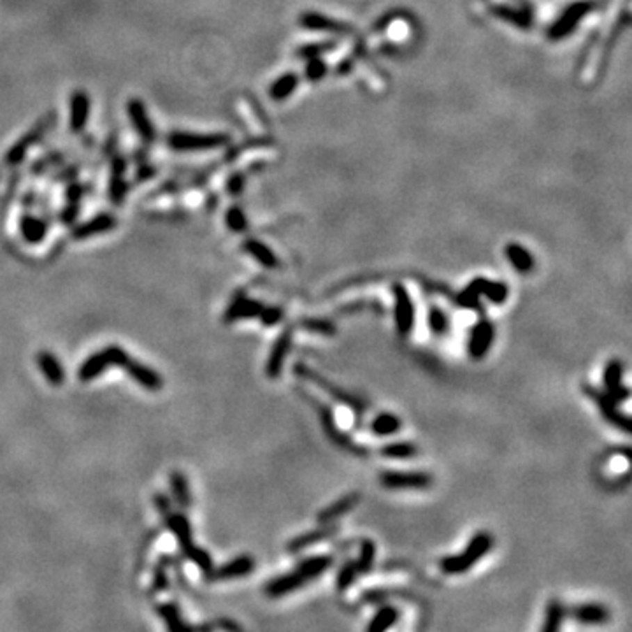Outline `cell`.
Returning <instances> with one entry per match:
<instances>
[{
  "instance_id": "cell-21",
  "label": "cell",
  "mask_w": 632,
  "mask_h": 632,
  "mask_svg": "<svg viewBox=\"0 0 632 632\" xmlns=\"http://www.w3.org/2000/svg\"><path fill=\"white\" fill-rule=\"evenodd\" d=\"M360 499H362V496H360L359 492H350V494L343 496L341 499L334 501V503L330 504V506H327L325 510L320 511L318 521L320 524L325 525V524H330V521L337 520V518L343 517V514L350 513V511L360 503Z\"/></svg>"
},
{
  "instance_id": "cell-42",
  "label": "cell",
  "mask_w": 632,
  "mask_h": 632,
  "mask_svg": "<svg viewBox=\"0 0 632 632\" xmlns=\"http://www.w3.org/2000/svg\"><path fill=\"white\" fill-rule=\"evenodd\" d=\"M508 293H510V289H508L506 283H503V281H490V279H488L487 286H485L483 295L487 297V299L490 300V302L503 304V302H506Z\"/></svg>"
},
{
  "instance_id": "cell-24",
  "label": "cell",
  "mask_w": 632,
  "mask_h": 632,
  "mask_svg": "<svg viewBox=\"0 0 632 632\" xmlns=\"http://www.w3.org/2000/svg\"><path fill=\"white\" fill-rule=\"evenodd\" d=\"M165 524H167V527L170 529V533L176 536V541H178L181 551H185L186 548L192 546L193 544L192 527H190L188 518H186L185 514L172 513V511H170L169 514H165Z\"/></svg>"
},
{
  "instance_id": "cell-11",
  "label": "cell",
  "mask_w": 632,
  "mask_h": 632,
  "mask_svg": "<svg viewBox=\"0 0 632 632\" xmlns=\"http://www.w3.org/2000/svg\"><path fill=\"white\" fill-rule=\"evenodd\" d=\"M494 336H496L494 323L488 322V320H480L471 330L469 343H467V351H469L471 359H483L490 350L492 343H494Z\"/></svg>"
},
{
  "instance_id": "cell-45",
  "label": "cell",
  "mask_w": 632,
  "mask_h": 632,
  "mask_svg": "<svg viewBox=\"0 0 632 632\" xmlns=\"http://www.w3.org/2000/svg\"><path fill=\"white\" fill-rule=\"evenodd\" d=\"M300 327L306 330H311V332H318V334H325V336H334L337 332L336 325H334L330 320H323V318H307L300 322Z\"/></svg>"
},
{
  "instance_id": "cell-36",
  "label": "cell",
  "mask_w": 632,
  "mask_h": 632,
  "mask_svg": "<svg viewBox=\"0 0 632 632\" xmlns=\"http://www.w3.org/2000/svg\"><path fill=\"white\" fill-rule=\"evenodd\" d=\"M400 418L392 413H380L371 423V430L376 436H392L400 430Z\"/></svg>"
},
{
  "instance_id": "cell-6",
  "label": "cell",
  "mask_w": 632,
  "mask_h": 632,
  "mask_svg": "<svg viewBox=\"0 0 632 632\" xmlns=\"http://www.w3.org/2000/svg\"><path fill=\"white\" fill-rule=\"evenodd\" d=\"M53 122H55V115H49L48 118L41 120L32 130H29L16 145L11 146V149H9L8 155H6V162H8L9 165H18V163L26 156L29 149L32 148V146L38 145V140H41L42 136L48 132L49 127L53 125Z\"/></svg>"
},
{
  "instance_id": "cell-20",
  "label": "cell",
  "mask_w": 632,
  "mask_h": 632,
  "mask_svg": "<svg viewBox=\"0 0 632 632\" xmlns=\"http://www.w3.org/2000/svg\"><path fill=\"white\" fill-rule=\"evenodd\" d=\"M116 223H118V220H116L115 216L109 215V213H102V215L95 216V218L88 220V222L81 223V225H76L74 229H72V239L83 241V239H88V237H92V236H99V234L109 232V230L115 229Z\"/></svg>"
},
{
  "instance_id": "cell-4",
  "label": "cell",
  "mask_w": 632,
  "mask_h": 632,
  "mask_svg": "<svg viewBox=\"0 0 632 632\" xmlns=\"http://www.w3.org/2000/svg\"><path fill=\"white\" fill-rule=\"evenodd\" d=\"M293 373H295L297 376H300V378H304V380H307V381H311V383H314L316 387H320V389L327 390V392H329V396H332L334 399H337L339 403H343V404H346V406H350L351 410L355 411V413L362 414L364 411H366V407H364L362 400L357 399V397H353L351 394L344 392L343 389H339V387L332 384L330 381H327V378L320 376V374L316 373V371L309 369V367L304 366V364H297V366L293 367Z\"/></svg>"
},
{
  "instance_id": "cell-47",
  "label": "cell",
  "mask_w": 632,
  "mask_h": 632,
  "mask_svg": "<svg viewBox=\"0 0 632 632\" xmlns=\"http://www.w3.org/2000/svg\"><path fill=\"white\" fill-rule=\"evenodd\" d=\"M283 316H285V311H283V307L266 306L262 309V313H260L259 318L262 320L264 327H274L276 323H279L281 320H283Z\"/></svg>"
},
{
  "instance_id": "cell-13",
  "label": "cell",
  "mask_w": 632,
  "mask_h": 632,
  "mask_svg": "<svg viewBox=\"0 0 632 632\" xmlns=\"http://www.w3.org/2000/svg\"><path fill=\"white\" fill-rule=\"evenodd\" d=\"M622 378H624V364L622 360L613 359L608 362L606 369H604L603 374V384H604V392L615 399L617 403H622V400H627L631 392L629 389L622 383Z\"/></svg>"
},
{
  "instance_id": "cell-26",
  "label": "cell",
  "mask_w": 632,
  "mask_h": 632,
  "mask_svg": "<svg viewBox=\"0 0 632 632\" xmlns=\"http://www.w3.org/2000/svg\"><path fill=\"white\" fill-rule=\"evenodd\" d=\"M38 366L39 369H41V373L46 376L49 384H53V387L63 384V381H65V373H63V367L62 364H60V360L56 359L53 353H49V351H41L38 355Z\"/></svg>"
},
{
  "instance_id": "cell-53",
  "label": "cell",
  "mask_w": 632,
  "mask_h": 632,
  "mask_svg": "<svg viewBox=\"0 0 632 632\" xmlns=\"http://www.w3.org/2000/svg\"><path fill=\"white\" fill-rule=\"evenodd\" d=\"M155 174H156V169H155V167L143 165V167H139V170H137L136 179H137V181H145V179L153 178V176H155Z\"/></svg>"
},
{
  "instance_id": "cell-43",
  "label": "cell",
  "mask_w": 632,
  "mask_h": 632,
  "mask_svg": "<svg viewBox=\"0 0 632 632\" xmlns=\"http://www.w3.org/2000/svg\"><path fill=\"white\" fill-rule=\"evenodd\" d=\"M225 222L232 232L241 234L248 229V220H246V215H244L243 209H241L239 206L229 207V211H227L225 215Z\"/></svg>"
},
{
  "instance_id": "cell-28",
  "label": "cell",
  "mask_w": 632,
  "mask_h": 632,
  "mask_svg": "<svg viewBox=\"0 0 632 632\" xmlns=\"http://www.w3.org/2000/svg\"><path fill=\"white\" fill-rule=\"evenodd\" d=\"M332 564H334V558L330 557V555H314V557L300 560L295 571L300 574V576H304L307 581H309V580H314V578H318L320 574H323L325 571H329Z\"/></svg>"
},
{
  "instance_id": "cell-5",
  "label": "cell",
  "mask_w": 632,
  "mask_h": 632,
  "mask_svg": "<svg viewBox=\"0 0 632 632\" xmlns=\"http://www.w3.org/2000/svg\"><path fill=\"white\" fill-rule=\"evenodd\" d=\"M583 390L587 392L588 397H592V399L595 400V404H597V407H599L601 414H603V416L606 418L610 423H613L615 427H618V429L624 430V432H627V434L631 432V429H632L631 420H629L627 414H624L620 410H618L617 400L611 399L606 392H599V390L594 389V387H590V384H583Z\"/></svg>"
},
{
  "instance_id": "cell-52",
  "label": "cell",
  "mask_w": 632,
  "mask_h": 632,
  "mask_svg": "<svg viewBox=\"0 0 632 632\" xmlns=\"http://www.w3.org/2000/svg\"><path fill=\"white\" fill-rule=\"evenodd\" d=\"M79 213V204H67L62 213V220L65 223H72Z\"/></svg>"
},
{
  "instance_id": "cell-50",
  "label": "cell",
  "mask_w": 632,
  "mask_h": 632,
  "mask_svg": "<svg viewBox=\"0 0 632 632\" xmlns=\"http://www.w3.org/2000/svg\"><path fill=\"white\" fill-rule=\"evenodd\" d=\"M83 192H85V188H83L81 185H78V183H72V185H69V188H67V204H79V200H81V197H83Z\"/></svg>"
},
{
  "instance_id": "cell-19",
  "label": "cell",
  "mask_w": 632,
  "mask_h": 632,
  "mask_svg": "<svg viewBox=\"0 0 632 632\" xmlns=\"http://www.w3.org/2000/svg\"><path fill=\"white\" fill-rule=\"evenodd\" d=\"M306 583H307L306 578L300 576L297 571H292V573H286V574H281V576L273 578V580L266 585L264 592H266L267 597L279 599V597H285V595L299 590V588L304 587Z\"/></svg>"
},
{
  "instance_id": "cell-3",
  "label": "cell",
  "mask_w": 632,
  "mask_h": 632,
  "mask_svg": "<svg viewBox=\"0 0 632 632\" xmlns=\"http://www.w3.org/2000/svg\"><path fill=\"white\" fill-rule=\"evenodd\" d=\"M230 140L227 133H193L174 130L167 136V145L176 152H199V149H216Z\"/></svg>"
},
{
  "instance_id": "cell-15",
  "label": "cell",
  "mask_w": 632,
  "mask_h": 632,
  "mask_svg": "<svg viewBox=\"0 0 632 632\" xmlns=\"http://www.w3.org/2000/svg\"><path fill=\"white\" fill-rule=\"evenodd\" d=\"M264 307L266 306H264L260 300L248 299V297H244L243 293H241V295L234 297V300L225 309V314H223V322L234 323V322H237V320H244V318H259Z\"/></svg>"
},
{
  "instance_id": "cell-8",
  "label": "cell",
  "mask_w": 632,
  "mask_h": 632,
  "mask_svg": "<svg viewBox=\"0 0 632 632\" xmlns=\"http://www.w3.org/2000/svg\"><path fill=\"white\" fill-rule=\"evenodd\" d=\"M380 481L387 488H427L432 485V476L420 471H384Z\"/></svg>"
},
{
  "instance_id": "cell-18",
  "label": "cell",
  "mask_w": 632,
  "mask_h": 632,
  "mask_svg": "<svg viewBox=\"0 0 632 632\" xmlns=\"http://www.w3.org/2000/svg\"><path fill=\"white\" fill-rule=\"evenodd\" d=\"M590 9H592L590 2H578V4L571 6V8L560 16V19H558V22L551 26L550 38L551 39L566 38L567 33L573 32L574 26H576L578 23L583 19V16L587 15Z\"/></svg>"
},
{
  "instance_id": "cell-48",
  "label": "cell",
  "mask_w": 632,
  "mask_h": 632,
  "mask_svg": "<svg viewBox=\"0 0 632 632\" xmlns=\"http://www.w3.org/2000/svg\"><path fill=\"white\" fill-rule=\"evenodd\" d=\"M167 557H162L159 562V566L155 567V578H153V592H162L163 588L167 587L169 583V578H167Z\"/></svg>"
},
{
  "instance_id": "cell-51",
  "label": "cell",
  "mask_w": 632,
  "mask_h": 632,
  "mask_svg": "<svg viewBox=\"0 0 632 632\" xmlns=\"http://www.w3.org/2000/svg\"><path fill=\"white\" fill-rule=\"evenodd\" d=\"M153 503H155L156 510H159L163 517L170 513V501L165 494H156V496L153 497Z\"/></svg>"
},
{
  "instance_id": "cell-23",
  "label": "cell",
  "mask_w": 632,
  "mask_h": 632,
  "mask_svg": "<svg viewBox=\"0 0 632 632\" xmlns=\"http://www.w3.org/2000/svg\"><path fill=\"white\" fill-rule=\"evenodd\" d=\"M127 170V162L122 156H115L111 163V183H109V199L113 204H122L125 199L129 186H127L123 174Z\"/></svg>"
},
{
  "instance_id": "cell-35",
  "label": "cell",
  "mask_w": 632,
  "mask_h": 632,
  "mask_svg": "<svg viewBox=\"0 0 632 632\" xmlns=\"http://www.w3.org/2000/svg\"><path fill=\"white\" fill-rule=\"evenodd\" d=\"M169 481L176 503H178L183 510H188L190 504H192V494H190V487L185 474L179 473V471H172L169 476Z\"/></svg>"
},
{
  "instance_id": "cell-46",
  "label": "cell",
  "mask_w": 632,
  "mask_h": 632,
  "mask_svg": "<svg viewBox=\"0 0 632 632\" xmlns=\"http://www.w3.org/2000/svg\"><path fill=\"white\" fill-rule=\"evenodd\" d=\"M300 22H302L304 26H307V29H314V30H343L341 29L339 23L329 22L327 18H322V16H316V15H304Z\"/></svg>"
},
{
  "instance_id": "cell-32",
  "label": "cell",
  "mask_w": 632,
  "mask_h": 632,
  "mask_svg": "<svg viewBox=\"0 0 632 632\" xmlns=\"http://www.w3.org/2000/svg\"><path fill=\"white\" fill-rule=\"evenodd\" d=\"M19 230H22V236L26 243L38 244L44 239L46 236V222H42L41 218H35V216L25 215L19 222Z\"/></svg>"
},
{
  "instance_id": "cell-12",
  "label": "cell",
  "mask_w": 632,
  "mask_h": 632,
  "mask_svg": "<svg viewBox=\"0 0 632 632\" xmlns=\"http://www.w3.org/2000/svg\"><path fill=\"white\" fill-rule=\"evenodd\" d=\"M253 571H255V558L250 557V555H239V557H234L232 560L223 564L218 569H213V573L207 576V580L211 581L237 580V578L248 576Z\"/></svg>"
},
{
  "instance_id": "cell-37",
  "label": "cell",
  "mask_w": 632,
  "mask_h": 632,
  "mask_svg": "<svg viewBox=\"0 0 632 632\" xmlns=\"http://www.w3.org/2000/svg\"><path fill=\"white\" fill-rule=\"evenodd\" d=\"M183 555H185V557L188 558L190 562H193V564H195V566L199 567L200 571H202V574L206 578L209 576L211 573H213V569H215L211 555L207 553L206 550H202L200 546H195V544H192V546L186 548V550L183 551Z\"/></svg>"
},
{
  "instance_id": "cell-54",
  "label": "cell",
  "mask_w": 632,
  "mask_h": 632,
  "mask_svg": "<svg viewBox=\"0 0 632 632\" xmlns=\"http://www.w3.org/2000/svg\"><path fill=\"white\" fill-rule=\"evenodd\" d=\"M323 74V65L320 62H313L311 65H307V76L313 79L320 78Z\"/></svg>"
},
{
  "instance_id": "cell-44",
  "label": "cell",
  "mask_w": 632,
  "mask_h": 632,
  "mask_svg": "<svg viewBox=\"0 0 632 632\" xmlns=\"http://www.w3.org/2000/svg\"><path fill=\"white\" fill-rule=\"evenodd\" d=\"M429 327L436 336H443L448 330V316L441 307L432 306L429 309Z\"/></svg>"
},
{
  "instance_id": "cell-7",
  "label": "cell",
  "mask_w": 632,
  "mask_h": 632,
  "mask_svg": "<svg viewBox=\"0 0 632 632\" xmlns=\"http://www.w3.org/2000/svg\"><path fill=\"white\" fill-rule=\"evenodd\" d=\"M392 293H394V300H396V327L397 332L400 336H407V334L413 330L414 327V306L413 300H411L410 292L406 290V286L400 285V283H396L392 286Z\"/></svg>"
},
{
  "instance_id": "cell-39",
  "label": "cell",
  "mask_w": 632,
  "mask_h": 632,
  "mask_svg": "<svg viewBox=\"0 0 632 632\" xmlns=\"http://www.w3.org/2000/svg\"><path fill=\"white\" fill-rule=\"evenodd\" d=\"M374 558H376V544L373 540H362L360 543V555L355 560L359 574L369 573L374 566Z\"/></svg>"
},
{
  "instance_id": "cell-30",
  "label": "cell",
  "mask_w": 632,
  "mask_h": 632,
  "mask_svg": "<svg viewBox=\"0 0 632 632\" xmlns=\"http://www.w3.org/2000/svg\"><path fill=\"white\" fill-rule=\"evenodd\" d=\"M506 257L511 262V266L514 267V270L520 274H529L534 269V257L530 255V252L527 248H524L521 244L511 243L506 246Z\"/></svg>"
},
{
  "instance_id": "cell-38",
  "label": "cell",
  "mask_w": 632,
  "mask_h": 632,
  "mask_svg": "<svg viewBox=\"0 0 632 632\" xmlns=\"http://www.w3.org/2000/svg\"><path fill=\"white\" fill-rule=\"evenodd\" d=\"M418 453V448L413 443L407 441H399V443H390L384 444L381 448V455L389 457V459H411Z\"/></svg>"
},
{
  "instance_id": "cell-22",
  "label": "cell",
  "mask_w": 632,
  "mask_h": 632,
  "mask_svg": "<svg viewBox=\"0 0 632 632\" xmlns=\"http://www.w3.org/2000/svg\"><path fill=\"white\" fill-rule=\"evenodd\" d=\"M336 530L337 529L334 527V525L325 524L323 527H320V529L311 530V533H304V534H300V536L293 537V540L286 544V550H289L290 553H299V551L306 550V548L313 546V544L322 543V541L332 537L334 534H336Z\"/></svg>"
},
{
  "instance_id": "cell-49",
  "label": "cell",
  "mask_w": 632,
  "mask_h": 632,
  "mask_svg": "<svg viewBox=\"0 0 632 632\" xmlns=\"http://www.w3.org/2000/svg\"><path fill=\"white\" fill-rule=\"evenodd\" d=\"M244 181H246V179H244V176L241 172L232 174L229 178V183H227V190H229L232 195H239L244 188Z\"/></svg>"
},
{
  "instance_id": "cell-17",
  "label": "cell",
  "mask_w": 632,
  "mask_h": 632,
  "mask_svg": "<svg viewBox=\"0 0 632 632\" xmlns=\"http://www.w3.org/2000/svg\"><path fill=\"white\" fill-rule=\"evenodd\" d=\"M122 369H125L127 373H129V376L132 378L137 384H140L143 389L156 392V390H160L163 387V378L160 376L156 371L149 369V367L145 366V364L137 362V360H133L132 357L127 359V362L123 364Z\"/></svg>"
},
{
  "instance_id": "cell-14",
  "label": "cell",
  "mask_w": 632,
  "mask_h": 632,
  "mask_svg": "<svg viewBox=\"0 0 632 632\" xmlns=\"http://www.w3.org/2000/svg\"><path fill=\"white\" fill-rule=\"evenodd\" d=\"M292 348V329H285L283 332L277 336L276 343H274L273 351H270L269 359L266 362V374L270 380H276L283 371V364H285L289 351Z\"/></svg>"
},
{
  "instance_id": "cell-55",
  "label": "cell",
  "mask_w": 632,
  "mask_h": 632,
  "mask_svg": "<svg viewBox=\"0 0 632 632\" xmlns=\"http://www.w3.org/2000/svg\"><path fill=\"white\" fill-rule=\"evenodd\" d=\"M218 625L225 632H243V629H241L239 625H237L236 622H232V620H220Z\"/></svg>"
},
{
  "instance_id": "cell-9",
  "label": "cell",
  "mask_w": 632,
  "mask_h": 632,
  "mask_svg": "<svg viewBox=\"0 0 632 632\" xmlns=\"http://www.w3.org/2000/svg\"><path fill=\"white\" fill-rule=\"evenodd\" d=\"M566 617L581 625H604L611 620V611L604 604L583 603L566 608Z\"/></svg>"
},
{
  "instance_id": "cell-27",
  "label": "cell",
  "mask_w": 632,
  "mask_h": 632,
  "mask_svg": "<svg viewBox=\"0 0 632 632\" xmlns=\"http://www.w3.org/2000/svg\"><path fill=\"white\" fill-rule=\"evenodd\" d=\"M243 250L248 253L250 257H253L260 266L267 267V269H276V267L279 266V260H277L276 253H274L267 244H264L262 241L246 239L243 244Z\"/></svg>"
},
{
  "instance_id": "cell-31",
  "label": "cell",
  "mask_w": 632,
  "mask_h": 632,
  "mask_svg": "<svg viewBox=\"0 0 632 632\" xmlns=\"http://www.w3.org/2000/svg\"><path fill=\"white\" fill-rule=\"evenodd\" d=\"M397 620H399V610L394 606H383L371 618L366 632H387L397 624Z\"/></svg>"
},
{
  "instance_id": "cell-1",
  "label": "cell",
  "mask_w": 632,
  "mask_h": 632,
  "mask_svg": "<svg viewBox=\"0 0 632 632\" xmlns=\"http://www.w3.org/2000/svg\"><path fill=\"white\" fill-rule=\"evenodd\" d=\"M494 546V536L488 533L474 534L473 540L466 546V550L459 555H450L439 562V567L444 574H462L469 571L480 558H483Z\"/></svg>"
},
{
  "instance_id": "cell-25",
  "label": "cell",
  "mask_w": 632,
  "mask_h": 632,
  "mask_svg": "<svg viewBox=\"0 0 632 632\" xmlns=\"http://www.w3.org/2000/svg\"><path fill=\"white\" fill-rule=\"evenodd\" d=\"M490 2L494 6V11L501 18L520 26H527L530 23L529 15L521 9V6H518V0H490Z\"/></svg>"
},
{
  "instance_id": "cell-16",
  "label": "cell",
  "mask_w": 632,
  "mask_h": 632,
  "mask_svg": "<svg viewBox=\"0 0 632 632\" xmlns=\"http://www.w3.org/2000/svg\"><path fill=\"white\" fill-rule=\"evenodd\" d=\"M69 125L74 133L85 132L90 118V95L85 90H76L70 95Z\"/></svg>"
},
{
  "instance_id": "cell-41",
  "label": "cell",
  "mask_w": 632,
  "mask_h": 632,
  "mask_svg": "<svg viewBox=\"0 0 632 632\" xmlns=\"http://www.w3.org/2000/svg\"><path fill=\"white\" fill-rule=\"evenodd\" d=\"M357 576H359V569H357L355 560H348L346 564H343L337 573L336 578V587L339 592H344L346 588H350L351 585L355 583Z\"/></svg>"
},
{
  "instance_id": "cell-33",
  "label": "cell",
  "mask_w": 632,
  "mask_h": 632,
  "mask_svg": "<svg viewBox=\"0 0 632 632\" xmlns=\"http://www.w3.org/2000/svg\"><path fill=\"white\" fill-rule=\"evenodd\" d=\"M487 283H488L487 277H476V279L471 281L469 285H467V289L459 293L460 306L467 307V309H481L480 297L483 295Z\"/></svg>"
},
{
  "instance_id": "cell-10",
  "label": "cell",
  "mask_w": 632,
  "mask_h": 632,
  "mask_svg": "<svg viewBox=\"0 0 632 632\" xmlns=\"http://www.w3.org/2000/svg\"><path fill=\"white\" fill-rule=\"evenodd\" d=\"M127 113H129L130 122H132L133 129L139 133L140 139L145 140V143H148V145L155 143L156 130L155 125L152 123V120H149L145 102L140 99H130L129 102H127Z\"/></svg>"
},
{
  "instance_id": "cell-40",
  "label": "cell",
  "mask_w": 632,
  "mask_h": 632,
  "mask_svg": "<svg viewBox=\"0 0 632 632\" xmlns=\"http://www.w3.org/2000/svg\"><path fill=\"white\" fill-rule=\"evenodd\" d=\"M297 88V76L295 74H285L277 78L276 81L270 86L269 93L274 100H285L293 90Z\"/></svg>"
},
{
  "instance_id": "cell-29",
  "label": "cell",
  "mask_w": 632,
  "mask_h": 632,
  "mask_svg": "<svg viewBox=\"0 0 632 632\" xmlns=\"http://www.w3.org/2000/svg\"><path fill=\"white\" fill-rule=\"evenodd\" d=\"M156 611H159V615L162 617V620L165 622L169 632H195V629H193L192 625H188L183 620L178 606L174 603L159 604V606H156Z\"/></svg>"
},
{
  "instance_id": "cell-34",
  "label": "cell",
  "mask_w": 632,
  "mask_h": 632,
  "mask_svg": "<svg viewBox=\"0 0 632 632\" xmlns=\"http://www.w3.org/2000/svg\"><path fill=\"white\" fill-rule=\"evenodd\" d=\"M566 618V606L558 599H551L546 604V613H544V622L541 632H560L562 624Z\"/></svg>"
},
{
  "instance_id": "cell-2",
  "label": "cell",
  "mask_w": 632,
  "mask_h": 632,
  "mask_svg": "<svg viewBox=\"0 0 632 632\" xmlns=\"http://www.w3.org/2000/svg\"><path fill=\"white\" fill-rule=\"evenodd\" d=\"M129 357L130 355L122 346H116V344L106 346L104 350L90 355L88 359L81 364V367H79L78 371L79 381L90 383V381L95 380L97 376H100L108 367H123V364L127 362Z\"/></svg>"
}]
</instances>
